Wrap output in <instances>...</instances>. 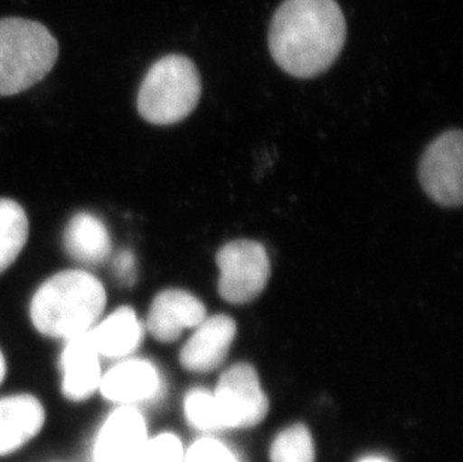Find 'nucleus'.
<instances>
[{"label": "nucleus", "mask_w": 463, "mask_h": 462, "mask_svg": "<svg viewBox=\"0 0 463 462\" xmlns=\"http://www.w3.org/2000/svg\"><path fill=\"white\" fill-rule=\"evenodd\" d=\"M346 24L336 0H285L269 35L276 63L289 75L323 74L345 44Z\"/></svg>", "instance_id": "obj_1"}, {"label": "nucleus", "mask_w": 463, "mask_h": 462, "mask_svg": "<svg viewBox=\"0 0 463 462\" xmlns=\"http://www.w3.org/2000/svg\"><path fill=\"white\" fill-rule=\"evenodd\" d=\"M105 303L104 285L92 274L61 272L47 279L32 297V323L49 338L72 340L99 322Z\"/></svg>", "instance_id": "obj_2"}, {"label": "nucleus", "mask_w": 463, "mask_h": 462, "mask_svg": "<svg viewBox=\"0 0 463 462\" xmlns=\"http://www.w3.org/2000/svg\"><path fill=\"white\" fill-rule=\"evenodd\" d=\"M59 44L52 32L26 18L0 20V96L24 92L52 70Z\"/></svg>", "instance_id": "obj_3"}, {"label": "nucleus", "mask_w": 463, "mask_h": 462, "mask_svg": "<svg viewBox=\"0 0 463 462\" xmlns=\"http://www.w3.org/2000/svg\"><path fill=\"white\" fill-rule=\"evenodd\" d=\"M202 96L197 66L186 56L168 54L147 71L138 92V111L154 125H173L188 118Z\"/></svg>", "instance_id": "obj_4"}, {"label": "nucleus", "mask_w": 463, "mask_h": 462, "mask_svg": "<svg viewBox=\"0 0 463 462\" xmlns=\"http://www.w3.org/2000/svg\"><path fill=\"white\" fill-rule=\"evenodd\" d=\"M219 294L223 301L243 305L257 299L270 278V262L261 244L232 240L216 254Z\"/></svg>", "instance_id": "obj_5"}, {"label": "nucleus", "mask_w": 463, "mask_h": 462, "mask_svg": "<svg viewBox=\"0 0 463 462\" xmlns=\"http://www.w3.org/2000/svg\"><path fill=\"white\" fill-rule=\"evenodd\" d=\"M212 393L223 429L255 427L269 413V399L257 371L250 363H236L228 368Z\"/></svg>", "instance_id": "obj_6"}, {"label": "nucleus", "mask_w": 463, "mask_h": 462, "mask_svg": "<svg viewBox=\"0 0 463 462\" xmlns=\"http://www.w3.org/2000/svg\"><path fill=\"white\" fill-rule=\"evenodd\" d=\"M420 184L433 201L460 206L463 198L462 131H447L430 143L419 166Z\"/></svg>", "instance_id": "obj_7"}, {"label": "nucleus", "mask_w": 463, "mask_h": 462, "mask_svg": "<svg viewBox=\"0 0 463 462\" xmlns=\"http://www.w3.org/2000/svg\"><path fill=\"white\" fill-rule=\"evenodd\" d=\"M150 436L137 407H116L93 437L92 462H140Z\"/></svg>", "instance_id": "obj_8"}, {"label": "nucleus", "mask_w": 463, "mask_h": 462, "mask_svg": "<svg viewBox=\"0 0 463 462\" xmlns=\"http://www.w3.org/2000/svg\"><path fill=\"white\" fill-rule=\"evenodd\" d=\"M161 389V374L154 363L146 359L127 358L105 371L98 392L118 407H137L152 401Z\"/></svg>", "instance_id": "obj_9"}, {"label": "nucleus", "mask_w": 463, "mask_h": 462, "mask_svg": "<svg viewBox=\"0 0 463 462\" xmlns=\"http://www.w3.org/2000/svg\"><path fill=\"white\" fill-rule=\"evenodd\" d=\"M47 423V410L32 393L0 397V458L17 454L31 445Z\"/></svg>", "instance_id": "obj_10"}, {"label": "nucleus", "mask_w": 463, "mask_h": 462, "mask_svg": "<svg viewBox=\"0 0 463 462\" xmlns=\"http://www.w3.org/2000/svg\"><path fill=\"white\" fill-rule=\"evenodd\" d=\"M237 324L232 317L216 314L203 320L180 351V365L191 372H210L227 361Z\"/></svg>", "instance_id": "obj_11"}, {"label": "nucleus", "mask_w": 463, "mask_h": 462, "mask_svg": "<svg viewBox=\"0 0 463 462\" xmlns=\"http://www.w3.org/2000/svg\"><path fill=\"white\" fill-rule=\"evenodd\" d=\"M61 395L71 402L88 401L99 390L102 379L101 356L88 333L66 341L59 362Z\"/></svg>", "instance_id": "obj_12"}, {"label": "nucleus", "mask_w": 463, "mask_h": 462, "mask_svg": "<svg viewBox=\"0 0 463 462\" xmlns=\"http://www.w3.org/2000/svg\"><path fill=\"white\" fill-rule=\"evenodd\" d=\"M206 319V306L184 290L171 288L155 297L147 315V331L155 340L173 342Z\"/></svg>", "instance_id": "obj_13"}, {"label": "nucleus", "mask_w": 463, "mask_h": 462, "mask_svg": "<svg viewBox=\"0 0 463 462\" xmlns=\"http://www.w3.org/2000/svg\"><path fill=\"white\" fill-rule=\"evenodd\" d=\"M143 331L136 311L122 306L98 322L88 335L101 358L127 359L140 347Z\"/></svg>", "instance_id": "obj_14"}, {"label": "nucleus", "mask_w": 463, "mask_h": 462, "mask_svg": "<svg viewBox=\"0 0 463 462\" xmlns=\"http://www.w3.org/2000/svg\"><path fill=\"white\" fill-rule=\"evenodd\" d=\"M63 245L71 257L84 265H99L111 254L109 230L101 219L88 212H80L71 218Z\"/></svg>", "instance_id": "obj_15"}, {"label": "nucleus", "mask_w": 463, "mask_h": 462, "mask_svg": "<svg viewBox=\"0 0 463 462\" xmlns=\"http://www.w3.org/2000/svg\"><path fill=\"white\" fill-rule=\"evenodd\" d=\"M29 237V219L17 201L0 198V274L11 267Z\"/></svg>", "instance_id": "obj_16"}, {"label": "nucleus", "mask_w": 463, "mask_h": 462, "mask_svg": "<svg viewBox=\"0 0 463 462\" xmlns=\"http://www.w3.org/2000/svg\"><path fill=\"white\" fill-rule=\"evenodd\" d=\"M271 462H315V445L309 429L293 425L276 437L270 448Z\"/></svg>", "instance_id": "obj_17"}, {"label": "nucleus", "mask_w": 463, "mask_h": 462, "mask_svg": "<svg viewBox=\"0 0 463 462\" xmlns=\"http://www.w3.org/2000/svg\"><path fill=\"white\" fill-rule=\"evenodd\" d=\"M184 416L198 431L214 432L223 429L213 393L194 389L184 398Z\"/></svg>", "instance_id": "obj_18"}, {"label": "nucleus", "mask_w": 463, "mask_h": 462, "mask_svg": "<svg viewBox=\"0 0 463 462\" xmlns=\"http://www.w3.org/2000/svg\"><path fill=\"white\" fill-rule=\"evenodd\" d=\"M184 450L175 434L150 437L140 462H184Z\"/></svg>", "instance_id": "obj_19"}, {"label": "nucleus", "mask_w": 463, "mask_h": 462, "mask_svg": "<svg viewBox=\"0 0 463 462\" xmlns=\"http://www.w3.org/2000/svg\"><path fill=\"white\" fill-rule=\"evenodd\" d=\"M184 462H239V459L222 441L204 437L184 452Z\"/></svg>", "instance_id": "obj_20"}, {"label": "nucleus", "mask_w": 463, "mask_h": 462, "mask_svg": "<svg viewBox=\"0 0 463 462\" xmlns=\"http://www.w3.org/2000/svg\"><path fill=\"white\" fill-rule=\"evenodd\" d=\"M114 275L125 285H131L136 281V258L131 251H120L114 258Z\"/></svg>", "instance_id": "obj_21"}, {"label": "nucleus", "mask_w": 463, "mask_h": 462, "mask_svg": "<svg viewBox=\"0 0 463 462\" xmlns=\"http://www.w3.org/2000/svg\"><path fill=\"white\" fill-rule=\"evenodd\" d=\"M359 462H392L389 458H385V457H381V455H369V457H364V458L360 459Z\"/></svg>", "instance_id": "obj_22"}, {"label": "nucleus", "mask_w": 463, "mask_h": 462, "mask_svg": "<svg viewBox=\"0 0 463 462\" xmlns=\"http://www.w3.org/2000/svg\"><path fill=\"white\" fill-rule=\"evenodd\" d=\"M5 377H6V361L2 351H0V384L4 383Z\"/></svg>", "instance_id": "obj_23"}]
</instances>
